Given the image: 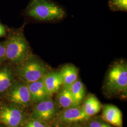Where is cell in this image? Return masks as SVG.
Wrapping results in <instances>:
<instances>
[{"label":"cell","instance_id":"22","mask_svg":"<svg viewBox=\"0 0 127 127\" xmlns=\"http://www.w3.org/2000/svg\"><path fill=\"white\" fill-rule=\"evenodd\" d=\"M60 127V126H56V127Z\"/></svg>","mask_w":127,"mask_h":127},{"label":"cell","instance_id":"9","mask_svg":"<svg viewBox=\"0 0 127 127\" xmlns=\"http://www.w3.org/2000/svg\"><path fill=\"white\" fill-rule=\"evenodd\" d=\"M61 120L64 123L84 122L90 117L85 113L82 106H76L65 109L60 115Z\"/></svg>","mask_w":127,"mask_h":127},{"label":"cell","instance_id":"14","mask_svg":"<svg viewBox=\"0 0 127 127\" xmlns=\"http://www.w3.org/2000/svg\"><path fill=\"white\" fill-rule=\"evenodd\" d=\"M82 107L85 113L91 117L100 112L102 105L95 95H90L87 98Z\"/></svg>","mask_w":127,"mask_h":127},{"label":"cell","instance_id":"21","mask_svg":"<svg viewBox=\"0 0 127 127\" xmlns=\"http://www.w3.org/2000/svg\"><path fill=\"white\" fill-rule=\"evenodd\" d=\"M6 34V30L3 25L0 23V37L4 36Z\"/></svg>","mask_w":127,"mask_h":127},{"label":"cell","instance_id":"12","mask_svg":"<svg viewBox=\"0 0 127 127\" xmlns=\"http://www.w3.org/2000/svg\"><path fill=\"white\" fill-rule=\"evenodd\" d=\"M27 86L32 101L41 102L48 99L49 97L46 91L42 79L36 82L28 83Z\"/></svg>","mask_w":127,"mask_h":127},{"label":"cell","instance_id":"15","mask_svg":"<svg viewBox=\"0 0 127 127\" xmlns=\"http://www.w3.org/2000/svg\"><path fill=\"white\" fill-rule=\"evenodd\" d=\"M69 89L73 96L75 106L79 105L83 99L85 94V87L83 83L81 81L77 80Z\"/></svg>","mask_w":127,"mask_h":127},{"label":"cell","instance_id":"20","mask_svg":"<svg viewBox=\"0 0 127 127\" xmlns=\"http://www.w3.org/2000/svg\"><path fill=\"white\" fill-rule=\"evenodd\" d=\"M5 60V47L4 42H0V64Z\"/></svg>","mask_w":127,"mask_h":127},{"label":"cell","instance_id":"17","mask_svg":"<svg viewBox=\"0 0 127 127\" xmlns=\"http://www.w3.org/2000/svg\"><path fill=\"white\" fill-rule=\"evenodd\" d=\"M110 9L114 11H127V0H109Z\"/></svg>","mask_w":127,"mask_h":127},{"label":"cell","instance_id":"18","mask_svg":"<svg viewBox=\"0 0 127 127\" xmlns=\"http://www.w3.org/2000/svg\"><path fill=\"white\" fill-rule=\"evenodd\" d=\"M89 127H113L103 120L95 119L89 123Z\"/></svg>","mask_w":127,"mask_h":127},{"label":"cell","instance_id":"3","mask_svg":"<svg viewBox=\"0 0 127 127\" xmlns=\"http://www.w3.org/2000/svg\"><path fill=\"white\" fill-rule=\"evenodd\" d=\"M16 65V73L27 84L41 80L50 71L46 64L32 54Z\"/></svg>","mask_w":127,"mask_h":127},{"label":"cell","instance_id":"8","mask_svg":"<svg viewBox=\"0 0 127 127\" xmlns=\"http://www.w3.org/2000/svg\"><path fill=\"white\" fill-rule=\"evenodd\" d=\"M42 81L49 97L58 92L62 85V78L59 71H50L42 78Z\"/></svg>","mask_w":127,"mask_h":127},{"label":"cell","instance_id":"19","mask_svg":"<svg viewBox=\"0 0 127 127\" xmlns=\"http://www.w3.org/2000/svg\"><path fill=\"white\" fill-rule=\"evenodd\" d=\"M25 127H48V126L44 121L34 119L29 122Z\"/></svg>","mask_w":127,"mask_h":127},{"label":"cell","instance_id":"11","mask_svg":"<svg viewBox=\"0 0 127 127\" xmlns=\"http://www.w3.org/2000/svg\"><path fill=\"white\" fill-rule=\"evenodd\" d=\"M59 72L62 78L63 88L69 89L78 80V69L72 64L64 65Z\"/></svg>","mask_w":127,"mask_h":127},{"label":"cell","instance_id":"7","mask_svg":"<svg viewBox=\"0 0 127 127\" xmlns=\"http://www.w3.org/2000/svg\"><path fill=\"white\" fill-rule=\"evenodd\" d=\"M23 117L21 112L14 107H4L0 112V120L8 127H18L22 123Z\"/></svg>","mask_w":127,"mask_h":127},{"label":"cell","instance_id":"1","mask_svg":"<svg viewBox=\"0 0 127 127\" xmlns=\"http://www.w3.org/2000/svg\"><path fill=\"white\" fill-rule=\"evenodd\" d=\"M4 43L5 60L10 63L17 65L32 54L29 43L21 31L10 33Z\"/></svg>","mask_w":127,"mask_h":127},{"label":"cell","instance_id":"6","mask_svg":"<svg viewBox=\"0 0 127 127\" xmlns=\"http://www.w3.org/2000/svg\"><path fill=\"white\" fill-rule=\"evenodd\" d=\"M56 113V107L53 101L47 99L40 102L33 111V117L42 121L50 120Z\"/></svg>","mask_w":127,"mask_h":127},{"label":"cell","instance_id":"2","mask_svg":"<svg viewBox=\"0 0 127 127\" xmlns=\"http://www.w3.org/2000/svg\"><path fill=\"white\" fill-rule=\"evenodd\" d=\"M29 17L42 21H55L65 16L64 9L50 0H31L26 9Z\"/></svg>","mask_w":127,"mask_h":127},{"label":"cell","instance_id":"13","mask_svg":"<svg viewBox=\"0 0 127 127\" xmlns=\"http://www.w3.org/2000/svg\"><path fill=\"white\" fill-rule=\"evenodd\" d=\"M13 78L12 68L7 64L0 65V93L9 89L13 82Z\"/></svg>","mask_w":127,"mask_h":127},{"label":"cell","instance_id":"4","mask_svg":"<svg viewBox=\"0 0 127 127\" xmlns=\"http://www.w3.org/2000/svg\"><path fill=\"white\" fill-rule=\"evenodd\" d=\"M105 88L110 93H126L127 91V62L120 60L110 67L105 82Z\"/></svg>","mask_w":127,"mask_h":127},{"label":"cell","instance_id":"10","mask_svg":"<svg viewBox=\"0 0 127 127\" xmlns=\"http://www.w3.org/2000/svg\"><path fill=\"white\" fill-rule=\"evenodd\" d=\"M102 119L116 127H123V115L120 110L114 105H104L103 110Z\"/></svg>","mask_w":127,"mask_h":127},{"label":"cell","instance_id":"5","mask_svg":"<svg viewBox=\"0 0 127 127\" xmlns=\"http://www.w3.org/2000/svg\"><path fill=\"white\" fill-rule=\"evenodd\" d=\"M9 90V99L15 103L27 104L31 100L27 84L24 82H13Z\"/></svg>","mask_w":127,"mask_h":127},{"label":"cell","instance_id":"16","mask_svg":"<svg viewBox=\"0 0 127 127\" xmlns=\"http://www.w3.org/2000/svg\"><path fill=\"white\" fill-rule=\"evenodd\" d=\"M58 101L59 105L65 109L76 106L73 96L68 88H63L60 92L58 95Z\"/></svg>","mask_w":127,"mask_h":127}]
</instances>
